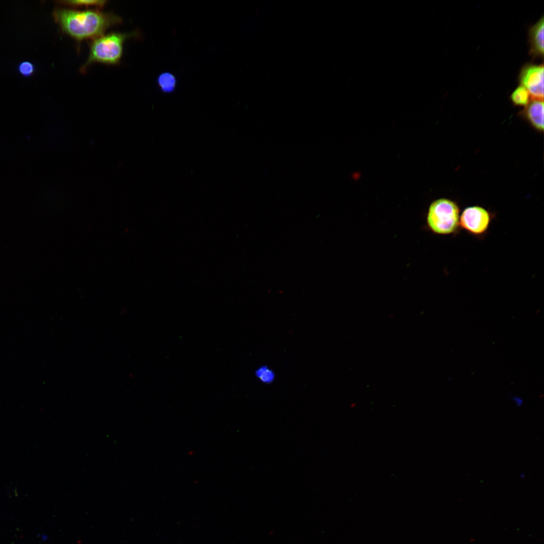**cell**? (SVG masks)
Instances as JSON below:
<instances>
[{"label": "cell", "instance_id": "1", "mask_svg": "<svg viewBox=\"0 0 544 544\" xmlns=\"http://www.w3.org/2000/svg\"><path fill=\"white\" fill-rule=\"evenodd\" d=\"M52 16L61 31L79 42L93 39L122 21L113 13L97 9L77 10L56 7Z\"/></svg>", "mask_w": 544, "mask_h": 544}, {"label": "cell", "instance_id": "2", "mask_svg": "<svg viewBox=\"0 0 544 544\" xmlns=\"http://www.w3.org/2000/svg\"><path fill=\"white\" fill-rule=\"evenodd\" d=\"M135 33L112 32L93 39L90 44L88 57L80 68L81 72H85L88 67L95 62L109 65L118 64L122 56L125 41Z\"/></svg>", "mask_w": 544, "mask_h": 544}, {"label": "cell", "instance_id": "3", "mask_svg": "<svg viewBox=\"0 0 544 544\" xmlns=\"http://www.w3.org/2000/svg\"><path fill=\"white\" fill-rule=\"evenodd\" d=\"M460 209L455 202L447 198H439L433 201L429 207L427 225L435 234H455L460 230Z\"/></svg>", "mask_w": 544, "mask_h": 544}, {"label": "cell", "instance_id": "4", "mask_svg": "<svg viewBox=\"0 0 544 544\" xmlns=\"http://www.w3.org/2000/svg\"><path fill=\"white\" fill-rule=\"evenodd\" d=\"M493 218L492 214L482 207H468L460 215V229L476 238H483L487 233Z\"/></svg>", "mask_w": 544, "mask_h": 544}, {"label": "cell", "instance_id": "5", "mask_svg": "<svg viewBox=\"0 0 544 544\" xmlns=\"http://www.w3.org/2000/svg\"><path fill=\"white\" fill-rule=\"evenodd\" d=\"M543 65L527 64L521 69L519 81L531 99L543 100Z\"/></svg>", "mask_w": 544, "mask_h": 544}, {"label": "cell", "instance_id": "6", "mask_svg": "<svg viewBox=\"0 0 544 544\" xmlns=\"http://www.w3.org/2000/svg\"><path fill=\"white\" fill-rule=\"evenodd\" d=\"M543 22L542 16L528 31L529 54L533 58L543 56Z\"/></svg>", "mask_w": 544, "mask_h": 544}, {"label": "cell", "instance_id": "7", "mask_svg": "<svg viewBox=\"0 0 544 544\" xmlns=\"http://www.w3.org/2000/svg\"><path fill=\"white\" fill-rule=\"evenodd\" d=\"M530 124L539 130L543 129V100L531 99L522 111Z\"/></svg>", "mask_w": 544, "mask_h": 544}, {"label": "cell", "instance_id": "8", "mask_svg": "<svg viewBox=\"0 0 544 544\" xmlns=\"http://www.w3.org/2000/svg\"><path fill=\"white\" fill-rule=\"evenodd\" d=\"M157 83L162 92L170 93L173 92L175 89L177 79L172 73L163 72L157 77Z\"/></svg>", "mask_w": 544, "mask_h": 544}, {"label": "cell", "instance_id": "9", "mask_svg": "<svg viewBox=\"0 0 544 544\" xmlns=\"http://www.w3.org/2000/svg\"><path fill=\"white\" fill-rule=\"evenodd\" d=\"M512 102L518 106H526L531 100L528 90L520 85L515 89L510 96Z\"/></svg>", "mask_w": 544, "mask_h": 544}, {"label": "cell", "instance_id": "10", "mask_svg": "<svg viewBox=\"0 0 544 544\" xmlns=\"http://www.w3.org/2000/svg\"><path fill=\"white\" fill-rule=\"evenodd\" d=\"M59 4L73 8L93 7L102 8L105 6L106 1H61Z\"/></svg>", "mask_w": 544, "mask_h": 544}, {"label": "cell", "instance_id": "11", "mask_svg": "<svg viewBox=\"0 0 544 544\" xmlns=\"http://www.w3.org/2000/svg\"><path fill=\"white\" fill-rule=\"evenodd\" d=\"M256 375L262 382L265 383H269L274 379V372L266 367H262L259 368L256 371Z\"/></svg>", "mask_w": 544, "mask_h": 544}, {"label": "cell", "instance_id": "12", "mask_svg": "<svg viewBox=\"0 0 544 544\" xmlns=\"http://www.w3.org/2000/svg\"><path fill=\"white\" fill-rule=\"evenodd\" d=\"M18 70L22 76L28 77L31 76L34 74L35 66L29 61H24L19 64Z\"/></svg>", "mask_w": 544, "mask_h": 544}, {"label": "cell", "instance_id": "13", "mask_svg": "<svg viewBox=\"0 0 544 544\" xmlns=\"http://www.w3.org/2000/svg\"><path fill=\"white\" fill-rule=\"evenodd\" d=\"M512 398L517 406H520L522 404L523 400L521 398L517 396H514L512 397Z\"/></svg>", "mask_w": 544, "mask_h": 544}]
</instances>
